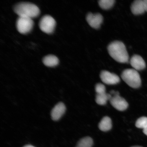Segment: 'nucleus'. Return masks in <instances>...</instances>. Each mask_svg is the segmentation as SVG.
<instances>
[{"mask_svg":"<svg viewBox=\"0 0 147 147\" xmlns=\"http://www.w3.org/2000/svg\"><path fill=\"white\" fill-rule=\"evenodd\" d=\"M115 2L114 0H100L98 2L100 8L104 10H108L113 7Z\"/></svg>","mask_w":147,"mask_h":147,"instance_id":"dca6fc26","label":"nucleus"},{"mask_svg":"<svg viewBox=\"0 0 147 147\" xmlns=\"http://www.w3.org/2000/svg\"><path fill=\"white\" fill-rule=\"evenodd\" d=\"M144 1L145 10L147 12V0H143Z\"/></svg>","mask_w":147,"mask_h":147,"instance_id":"6ab92c4d","label":"nucleus"},{"mask_svg":"<svg viewBox=\"0 0 147 147\" xmlns=\"http://www.w3.org/2000/svg\"><path fill=\"white\" fill-rule=\"evenodd\" d=\"M135 125L137 127L143 129L147 128V117H143L137 119Z\"/></svg>","mask_w":147,"mask_h":147,"instance_id":"f3484780","label":"nucleus"},{"mask_svg":"<svg viewBox=\"0 0 147 147\" xmlns=\"http://www.w3.org/2000/svg\"><path fill=\"white\" fill-rule=\"evenodd\" d=\"M130 62L132 67L136 70H141L146 67V64L144 59L138 55H135L132 56Z\"/></svg>","mask_w":147,"mask_h":147,"instance_id":"9d476101","label":"nucleus"},{"mask_svg":"<svg viewBox=\"0 0 147 147\" xmlns=\"http://www.w3.org/2000/svg\"><path fill=\"white\" fill-rule=\"evenodd\" d=\"M56 25V22L52 16L45 15L42 17L39 22L40 29L47 34H51L54 32Z\"/></svg>","mask_w":147,"mask_h":147,"instance_id":"39448f33","label":"nucleus"},{"mask_svg":"<svg viewBox=\"0 0 147 147\" xmlns=\"http://www.w3.org/2000/svg\"><path fill=\"white\" fill-rule=\"evenodd\" d=\"M121 78L130 87L136 89L140 87L141 81L140 75L135 69L124 70L121 75Z\"/></svg>","mask_w":147,"mask_h":147,"instance_id":"7ed1b4c3","label":"nucleus"},{"mask_svg":"<svg viewBox=\"0 0 147 147\" xmlns=\"http://www.w3.org/2000/svg\"><path fill=\"white\" fill-rule=\"evenodd\" d=\"M93 141L92 138L86 137L81 139L77 143L76 147H92Z\"/></svg>","mask_w":147,"mask_h":147,"instance_id":"2eb2a0df","label":"nucleus"},{"mask_svg":"<svg viewBox=\"0 0 147 147\" xmlns=\"http://www.w3.org/2000/svg\"><path fill=\"white\" fill-rule=\"evenodd\" d=\"M131 10L132 13L138 15L144 13L146 11L143 0H136L131 5Z\"/></svg>","mask_w":147,"mask_h":147,"instance_id":"9b49d317","label":"nucleus"},{"mask_svg":"<svg viewBox=\"0 0 147 147\" xmlns=\"http://www.w3.org/2000/svg\"><path fill=\"white\" fill-rule=\"evenodd\" d=\"M98 127L101 131H109L111 129L112 127L111 119L108 117H104L99 123Z\"/></svg>","mask_w":147,"mask_h":147,"instance_id":"ddd939ff","label":"nucleus"},{"mask_svg":"<svg viewBox=\"0 0 147 147\" xmlns=\"http://www.w3.org/2000/svg\"><path fill=\"white\" fill-rule=\"evenodd\" d=\"M66 107L63 103H58L51 110V115L53 120L57 121L61 118L65 113Z\"/></svg>","mask_w":147,"mask_h":147,"instance_id":"1a4fd4ad","label":"nucleus"},{"mask_svg":"<svg viewBox=\"0 0 147 147\" xmlns=\"http://www.w3.org/2000/svg\"><path fill=\"white\" fill-rule=\"evenodd\" d=\"M103 20L102 16L100 13L93 14L89 13L86 16V20L90 26L94 29L100 28Z\"/></svg>","mask_w":147,"mask_h":147,"instance_id":"6e6552de","label":"nucleus"},{"mask_svg":"<svg viewBox=\"0 0 147 147\" xmlns=\"http://www.w3.org/2000/svg\"><path fill=\"white\" fill-rule=\"evenodd\" d=\"M34 22L32 18L20 17L18 18L16 22V28L21 34H26L32 30Z\"/></svg>","mask_w":147,"mask_h":147,"instance_id":"20e7f679","label":"nucleus"},{"mask_svg":"<svg viewBox=\"0 0 147 147\" xmlns=\"http://www.w3.org/2000/svg\"><path fill=\"white\" fill-rule=\"evenodd\" d=\"M43 62L44 64L47 67H53L58 65L59 63V60L54 55H49L43 58Z\"/></svg>","mask_w":147,"mask_h":147,"instance_id":"f8f14e48","label":"nucleus"},{"mask_svg":"<svg viewBox=\"0 0 147 147\" xmlns=\"http://www.w3.org/2000/svg\"><path fill=\"white\" fill-rule=\"evenodd\" d=\"M23 147H35L32 146V145H26V146H24Z\"/></svg>","mask_w":147,"mask_h":147,"instance_id":"412c9836","label":"nucleus"},{"mask_svg":"<svg viewBox=\"0 0 147 147\" xmlns=\"http://www.w3.org/2000/svg\"><path fill=\"white\" fill-rule=\"evenodd\" d=\"M95 91L97 94L106 93V88L105 86L102 84L98 83L96 84L95 88Z\"/></svg>","mask_w":147,"mask_h":147,"instance_id":"a211bd4d","label":"nucleus"},{"mask_svg":"<svg viewBox=\"0 0 147 147\" xmlns=\"http://www.w3.org/2000/svg\"><path fill=\"white\" fill-rule=\"evenodd\" d=\"M100 76L102 81L108 85L117 84L120 82V79L117 75L107 71H101Z\"/></svg>","mask_w":147,"mask_h":147,"instance_id":"0eeeda50","label":"nucleus"},{"mask_svg":"<svg viewBox=\"0 0 147 147\" xmlns=\"http://www.w3.org/2000/svg\"><path fill=\"white\" fill-rule=\"evenodd\" d=\"M112 97L111 95L106 93L97 94L96 96L95 101L99 105H104L107 103L108 100H110Z\"/></svg>","mask_w":147,"mask_h":147,"instance_id":"4468645a","label":"nucleus"},{"mask_svg":"<svg viewBox=\"0 0 147 147\" xmlns=\"http://www.w3.org/2000/svg\"><path fill=\"white\" fill-rule=\"evenodd\" d=\"M110 56L116 61L120 63H126L129 56L124 44L122 42L115 41L110 43L108 47Z\"/></svg>","mask_w":147,"mask_h":147,"instance_id":"f257e3e1","label":"nucleus"},{"mask_svg":"<svg viewBox=\"0 0 147 147\" xmlns=\"http://www.w3.org/2000/svg\"><path fill=\"white\" fill-rule=\"evenodd\" d=\"M111 93L114 94V96H112L110 101L113 107L120 111H123L127 109L128 106V102L124 98L119 96L118 92L112 91Z\"/></svg>","mask_w":147,"mask_h":147,"instance_id":"423d86ee","label":"nucleus"},{"mask_svg":"<svg viewBox=\"0 0 147 147\" xmlns=\"http://www.w3.org/2000/svg\"><path fill=\"white\" fill-rule=\"evenodd\" d=\"M14 11L20 17L32 19L38 17L40 13V9L36 5L28 2L17 3L14 7Z\"/></svg>","mask_w":147,"mask_h":147,"instance_id":"f03ea898","label":"nucleus"},{"mask_svg":"<svg viewBox=\"0 0 147 147\" xmlns=\"http://www.w3.org/2000/svg\"><path fill=\"white\" fill-rule=\"evenodd\" d=\"M143 132L145 135H146L147 136V128L144 129H143Z\"/></svg>","mask_w":147,"mask_h":147,"instance_id":"aec40b11","label":"nucleus"},{"mask_svg":"<svg viewBox=\"0 0 147 147\" xmlns=\"http://www.w3.org/2000/svg\"><path fill=\"white\" fill-rule=\"evenodd\" d=\"M131 147H143L141 146H132Z\"/></svg>","mask_w":147,"mask_h":147,"instance_id":"4be33fe9","label":"nucleus"}]
</instances>
